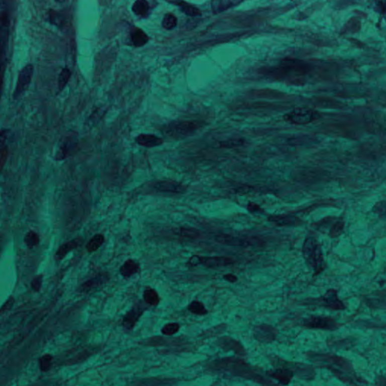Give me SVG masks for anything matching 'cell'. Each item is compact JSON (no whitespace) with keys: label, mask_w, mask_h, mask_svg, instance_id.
<instances>
[{"label":"cell","mask_w":386,"mask_h":386,"mask_svg":"<svg viewBox=\"0 0 386 386\" xmlns=\"http://www.w3.org/2000/svg\"><path fill=\"white\" fill-rule=\"evenodd\" d=\"M305 260L313 268L315 275L324 271L326 265L323 256L321 244L313 237H308L303 247Z\"/></svg>","instance_id":"cell-1"},{"label":"cell","mask_w":386,"mask_h":386,"mask_svg":"<svg viewBox=\"0 0 386 386\" xmlns=\"http://www.w3.org/2000/svg\"><path fill=\"white\" fill-rule=\"evenodd\" d=\"M215 240L220 244L233 247H259L263 244V241L256 237L234 236L227 234L217 235Z\"/></svg>","instance_id":"cell-2"},{"label":"cell","mask_w":386,"mask_h":386,"mask_svg":"<svg viewBox=\"0 0 386 386\" xmlns=\"http://www.w3.org/2000/svg\"><path fill=\"white\" fill-rule=\"evenodd\" d=\"M199 125L197 122H173L165 127V134L175 139H182L191 135L197 131Z\"/></svg>","instance_id":"cell-3"},{"label":"cell","mask_w":386,"mask_h":386,"mask_svg":"<svg viewBox=\"0 0 386 386\" xmlns=\"http://www.w3.org/2000/svg\"><path fill=\"white\" fill-rule=\"evenodd\" d=\"M318 118V113L315 110L304 108V107L295 108L284 116V119L286 122L294 125H307Z\"/></svg>","instance_id":"cell-4"},{"label":"cell","mask_w":386,"mask_h":386,"mask_svg":"<svg viewBox=\"0 0 386 386\" xmlns=\"http://www.w3.org/2000/svg\"><path fill=\"white\" fill-rule=\"evenodd\" d=\"M77 142H78V134L76 133H67L60 140L55 154L56 159L60 161L67 158L76 146Z\"/></svg>","instance_id":"cell-5"},{"label":"cell","mask_w":386,"mask_h":386,"mask_svg":"<svg viewBox=\"0 0 386 386\" xmlns=\"http://www.w3.org/2000/svg\"><path fill=\"white\" fill-rule=\"evenodd\" d=\"M33 75V66L32 64L27 65L20 71L18 82L13 93L14 99H18L24 94L31 82Z\"/></svg>","instance_id":"cell-6"},{"label":"cell","mask_w":386,"mask_h":386,"mask_svg":"<svg viewBox=\"0 0 386 386\" xmlns=\"http://www.w3.org/2000/svg\"><path fill=\"white\" fill-rule=\"evenodd\" d=\"M305 327L321 330H334L337 329V323L329 317L311 316L304 321Z\"/></svg>","instance_id":"cell-7"},{"label":"cell","mask_w":386,"mask_h":386,"mask_svg":"<svg viewBox=\"0 0 386 386\" xmlns=\"http://www.w3.org/2000/svg\"><path fill=\"white\" fill-rule=\"evenodd\" d=\"M268 220L277 226H297L303 223L298 217L290 214L271 215L268 217Z\"/></svg>","instance_id":"cell-8"},{"label":"cell","mask_w":386,"mask_h":386,"mask_svg":"<svg viewBox=\"0 0 386 386\" xmlns=\"http://www.w3.org/2000/svg\"><path fill=\"white\" fill-rule=\"evenodd\" d=\"M234 260L226 256H199V264H202L208 268H219L232 265Z\"/></svg>","instance_id":"cell-9"},{"label":"cell","mask_w":386,"mask_h":386,"mask_svg":"<svg viewBox=\"0 0 386 386\" xmlns=\"http://www.w3.org/2000/svg\"><path fill=\"white\" fill-rule=\"evenodd\" d=\"M322 300L325 306L333 310H343L345 309V305L338 297L336 290H328L323 296Z\"/></svg>","instance_id":"cell-10"},{"label":"cell","mask_w":386,"mask_h":386,"mask_svg":"<svg viewBox=\"0 0 386 386\" xmlns=\"http://www.w3.org/2000/svg\"><path fill=\"white\" fill-rule=\"evenodd\" d=\"M144 311V308L142 304H137L134 306L123 318V327L126 330H131L135 325L137 320L140 318Z\"/></svg>","instance_id":"cell-11"},{"label":"cell","mask_w":386,"mask_h":386,"mask_svg":"<svg viewBox=\"0 0 386 386\" xmlns=\"http://www.w3.org/2000/svg\"><path fill=\"white\" fill-rule=\"evenodd\" d=\"M155 189L163 192L182 193L185 191V187L174 181H160L155 185Z\"/></svg>","instance_id":"cell-12"},{"label":"cell","mask_w":386,"mask_h":386,"mask_svg":"<svg viewBox=\"0 0 386 386\" xmlns=\"http://www.w3.org/2000/svg\"><path fill=\"white\" fill-rule=\"evenodd\" d=\"M136 141L140 146L146 147H155L162 144L163 140L159 137L152 134H140L136 137Z\"/></svg>","instance_id":"cell-13"},{"label":"cell","mask_w":386,"mask_h":386,"mask_svg":"<svg viewBox=\"0 0 386 386\" xmlns=\"http://www.w3.org/2000/svg\"><path fill=\"white\" fill-rule=\"evenodd\" d=\"M270 375L275 379L278 380L279 382L281 383L282 384L286 385L289 384L291 378L294 376V373L291 369L280 368V369H276L274 372H271Z\"/></svg>","instance_id":"cell-14"},{"label":"cell","mask_w":386,"mask_h":386,"mask_svg":"<svg viewBox=\"0 0 386 386\" xmlns=\"http://www.w3.org/2000/svg\"><path fill=\"white\" fill-rule=\"evenodd\" d=\"M78 243L76 240H72V241H67V242L64 243L62 244L60 247H59L57 251L56 252L54 257H55L56 260H61L63 259L69 252L72 251L74 249L78 247Z\"/></svg>","instance_id":"cell-15"},{"label":"cell","mask_w":386,"mask_h":386,"mask_svg":"<svg viewBox=\"0 0 386 386\" xmlns=\"http://www.w3.org/2000/svg\"><path fill=\"white\" fill-rule=\"evenodd\" d=\"M107 280V274H100V275L96 276V277H93V278L90 279L87 281L84 282L81 286H80V291L81 292H89V291L93 290V288L96 287V286H100L103 283L105 282Z\"/></svg>","instance_id":"cell-16"},{"label":"cell","mask_w":386,"mask_h":386,"mask_svg":"<svg viewBox=\"0 0 386 386\" xmlns=\"http://www.w3.org/2000/svg\"><path fill=\"white\" fill-rule=\"evenodd\" d=\"M131 41L134 46L141 47L147 43L149 37L147 35L139 28H134L131 33Z\"/></svg>","instance_id":"cell-17"},{"label":"cell","mask_w":386,"mask_h":386,"mask_svg":"<svg viewBox=\"0 0 386 386\" xmlns=\"http://www.w3.org/2000/svg\"><path fill=\"white\" fill-rule=\"evenodd\" d=\"M132 11L137 16L146 18L149 16V3L144 0H138L133 4Z\"/></svg>","instance_id":"cell-18"},{"label":"cell","mask_w":386,"mask_h":386,"mask_svg":"<svg viewBox=\"0 0 386 386\" xmlns=\"http://www.w3.org/2000/svg\"><path fill=\"white\" fill-rule=\"evenodd\" d=\"M139 265L133 259L127 260L120 268V273L125 277H129L139 271Z\"/></svg>","instance_id":"cell-19"},{"label":"cell","mask_w":386,"mask_h":386,"mask_svg":"<svg viewBox=\"0 0 386 386\" xmlns=\"http://www.w3.org/2000/svg\"><path fill=\"white\" fill-rule=\"evenodd\" d=\"M238 3H240L239 2L237 3L235 1H213L211 3V7L214 13H220Z\"/></svg>","instance_id":"cell-20"},{"label":"cell","mask_w":386,"mask_h":386,"mask_svg":"<svg viewBox=\"0 0 386 386\" xmlns=\"http://www.w3.org/2000/svg\"><path fill=\"white\" fill-rule=\"evenodd\" d=\"M143 299L147 304L150 306H157L159 303V297L155 290L147 288L143 293Z\"/></svg>","instance_id":"cell-21"},{"label":"cell","mask_w":386,"mask_h":386,"mask_svg":"<svg viewBox=\"0 0 386 386\" xmlns=\"http://www.w3.org/2000/svg\"><path fill=\"white\" fill-rule=\"evenodd\" d=\"M104 235H101V234H98V235H95L94 236L88 241L87 245H86V249H87V251L90 252V253L96 251L100 247H101V245L104 244Z\"/></svg>","instance_id":"cell-22"},{"label":"cell","mask_w":386,"mask_h":386,"mask_svg":"<svg viewBox=\"0 0 386 386\" xmlns=\"http://www.w3.org/2000/svg\"><path fill=\"white\" fill-rule=\"evenodd\" d=\"M40 238L37 232L34 231H30L26 234L24 237V243L28 248L32 249L36 247L39 244Z\"/></svg>","instance_id":"cell-23"},{"label":"cell","mask_w":386,"mask_h":386,"mask_svg":"<svg viewBox=\"0 0 386 386\" xmlns=\"http://www.w3.org/2000/svg\"><path fill=\"white\" fill-rule=\"evenodd\" d=\"M177 5L180 10L183 13H185V15H188V16L196 17L201 15V12L199 9L191 6V5L185 3V2H179V3H177Z\"/></svg>","instance_id":"cell-24"},{"label":"cell","mask_w":386,"mask_h":386,"mask_svg":"<svg viewBox=\"0 0 386 386\" xmlns=\"http://www.w3.org/2000/svg\"><path fill=\"white\" fill-rule=\"evenodd\" d=\"M53 356L50 354H45L39 358V369L42 372H46L51 369L52 366Z\"/></svg>","instance_id":"cell-25"},{"label":"cell","mask_w":386,"mask_h":386,"mask_svg":"<svg viewBox=\"0 0 386 386\" xmlns=\"http://www.w3.org/2000/svg\"><path fill=\"white\" fill-rule=\"evenodd\" d=\"M344 226H345V223L343 221L336 222L330 228L329 236L332 238H336L340 236L343 233Z\"/></svg>","instance_id":"cell-26"},{"label":"cell","mask_w":386,"mask_h":386,"mask_svg":"<svg viewBox=\"0 0 386 386\" xmlns=\"http://www.w3.org/2000/svg\"><path fill=\"white\" fill-rule=\"evenodd\" d=\"M71 76V72L68 68H63L60 72L58 78V88L59 90H62L64 88L65 86L69 81V78Z\"/></svg>","instance_id":"cell-27"},{"label":"cell","mask_w":386,"mask_h":386,"mask_svg":"<svg viewBox=\"0 0 386 386\" xmlns=\"http://www.w3.org/2000/svg\"><path fill=\"white\" fill-rule=\"evenodd\" d=\"M188 309L191 312V313L199 315H205V314H207V312H208V311L205 309L203 303H202L199 301L191 302V303H190L189 306H188Z\"/></svg>","instance_id":"cell-28"},{"label":"cell","mask_w":386,"mask_h":386,"mask_svg":"<svg viewBox=\"0 0 386 386\" xmlns=\"http://www.w3.org/2000/svg\"><path fill=\"white\" fill-rule=\"evenodd\" d=\"M177 24V20L176 17L172 14H167L164 15V19L162 21V26L166 30H172L174 28Z\"/></svg>","instance_id":"cell-29"},{"label":"cell","mask_w":386,"mask_h":386,"mask_svg":"<svg viewBox=\"0 0 386 386\" xmlns=\"http://www.w3.org/2000/svg\"><path fill=\"white\" fill-rule=\"evenodd\" d=\"M179 234L181 236L185 238H196L199 236V231L193 228H181L179 229Z\"/></svg>","instance_id":"cell-30"},{"label":"cell","mask_w":386,"mask_h":386,"mask_svg":"<svg viewBox=\"0 0 386 386\" xmlns=\"http://www.w3.org/2000/svg\"><path fill=\"white\" fill-rule=\"evenodd\" d=\"M179 324H176V323H170V324L164 325L161 332H162L163 334L170 336V335L175 334L179 330Z\"/></svg>","instance_id":"cell-31"},{"label":"cell","mask_w":386,"mask_h":386,"mask_svg":"<svg viewBox=\"0 0 386 386\" xmlns=\"http://www.w3.org/2000/svg\"><path fill=\"white\" fill-rule=\"evenodd\" d=\"M372 211L381 218H384L385 217V201H381V202L375 204Z\"/></svg>","instance_id":"cell-32"},{"label":"cell","mask_w":386,"mask_h":386,"mask_svg":"<svg viewBox=\"0 0 386 386\" xmlns=\"http://www.w3.org/2000/svg\"><path fill=\"white\" fill-rule=\"evenodd\" d=\"M42 275H38L35 277L31 281V288L35 292H39L42 287Z\"/></svg>","instance_id":"cell-33"},{"label":"cell","mask_w":386,"mask_h":386,"mask_svg":"<svg viewBox=\"0 0 386 386\" xmlns=\"http://www.w3.org/2000/svg\"><path fill=\"white\" fill-rule=\"evenodd\" d=\"M8 135H9L8 130L4 129L0 131V153L3 152V149H4Z\"/></svg>","instance_id":"cell-34"},{"label":"cell","mask_w":386,"mask_h":386,"mask_svg":"<svg viewBox=\"0 0 386 386\" xmlns=\"http://www.w3.org/2000/svg\"><path fill=\"white\" fill-rule=\"evenodd\" d=\"M13 298H10L9 300H8V301L6 302V303H5L3 306H2L1 309H0V315H3V314L5 313V312H7L8 310H9V309H10L13 306Z\"/></svg>","instance_id":"cell-35"},{"label":"cell","mask_w":386,"mask_h":386,"mask_svg":"<svg viewBox=\"0 0 386 386\" xmlns=\"http://www.w3.org/2000/svg\"><path fill=\"white\" fill-rule=\"evenodd\" d=\"M247 210L250 213H259L262 211L261 207L258 205L257 204L253 203V202H249L248 205H247Z\"/></svg>","instance_id":"cell-36"},{"label":"cell","mask_w":386,"mask_h":386,"mask_svg":"<svg viewBox=\"0 0 386 386\" xmlns=\"http://www.w3.org/2000/svg\"><path fill=\"white\" fill-rule=\"evenodd\" d=\"M241 142H238V140H229V141L227 142H222V143H220V144L223 147H233V146L241 145Z\"/></svg>","instance_id":"cell-37"},{"label":"cell","mask_w":386,"mask_h":386,"mask_svg":"<svg viewBox=\"0 0 386 386\" xmlns=\"http://www.w3.org/2000/svg\"><path fill=\"white\" fill-rule=\"evenodd\" d=\"M223 278H224L225 280H227L228 282H230V283H235V282H236L237 280H238L237 276L233 274H225V275L223 276Z\"/></svg>","instance_id":"cell-38"}]
</instances>
